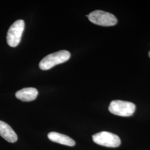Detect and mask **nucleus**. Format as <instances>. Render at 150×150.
Listing matches in <instances>:
<instances>
[{
	"label": "nucleus",
	"mask_w": 150,
	"mask_h": 150,
	"mask_svg": "<svg viewBox=\"0 0 150 150\" xmlns=\"http://www.w3.org/2000/svg\"><path fill=\"white\" fill-rule=\"evenodd\" d=\"M70 52L66 50H61L50 54L45 56L40 61L39 67L41 70H50L57 64H62L67 61L70 59Z\"/></svg>",
	"instance_id": "1"
},
{
	"label": "nucleus",
	"mask_w": 150,
	"mask_h": 150,
	"mask_svg": "<svg viewBox=\"0 0 150 150\" xmlns=\"http://www.w3.org/2000/svg\"><path fill=\"white\" fill-rule=\"evenodd\" d=\"M134 103L122 100H113L110 103L108 110L113 115L123 117L132 116L135 111Z\"/></svg>",
	"instance_id": "2"
},
{
	"label": "nucleus",
	"mask_w": 150,
	"mask_h": 150,
	"mask_svg": "<svg viewBox=\"0 0 150 150\" xmlns=\"http://www.w3.org/2000/svg\"><path fill=\"white\" fill-rule=\"evenodd\" d=\"M87 17L91 22L101 26H112L117 22L116 17L113 15L101 10L93 11Z\"/></svg>",
	"instance_id": "3"
},
{
	"label": "nucleus",
	"mask_w": 150,
	"mask_h": 150,
	"mask_svg": "<svg viewBox=\"0 0 150 150\" xmlns=\"http://www.w3.org/2000/svg\"><path fill=\"white\" fill-rule=\"evenodd\" d=\"M24 28L25 22L22 20H18L11 25L7 35V42L10 46L15 47L18 46L21 41Z\"/></svg>",
	"instance_id": "4"
},
{
	"label": "nucleus",
	"mask_w": 150,
	"mask_h": 150,
	"mask_svg": "<svg viewBox=\"0 0 150 150\" xmlns=\"http://www.w3.org/2000/svg\"><path fill=\"white\" fill-rule=\"evenodd\" d=\"M92 139L98 145L108 147H117L121 145V139L117 134L102 131L92 136Z\"/></svg>",
	"instance_id": "5"
},
{
	"label": "nucleus",
	"mask_w": 150,
	"mask_h": 150,
	"mask_svg": "<svg viewBox=\"0 0 150 150\" xmlns=\"http://www.w3.org/2000/svg\"><path fill=\"white\" fill-rule=\"evenodd\" d=\"M38 90L33 87H26L17 91L16 98L23 102H30L35 100L38 96Z\"/></svg>",
	"instance_id": "6"
},
{
	"label": "nucleus",
	"mask_w": 150,
	"mask_h": 150,
	"mask_svg": "<svg viewBox=\"0 0 150 150\" xmlns=\"http://www.w3.org/2000/svg\"><path fill=\"white\" fill-rule=\"evenodd\" d=\"M0 136L7 141L14 143L17 141L18 137L16 132L11 126L5 122L0 120Z\"/></svg>",
	"instance_id": "7"
},
{
	"label": "nucleus",
	"mask_w": 150,
	"mask_h": 150,
	"mask_svg": "<svg viewBox=\"0 0 150 150\" xmlns=\"http://www.w3.org/2000/svg\"><path fill=\"white\" fill-rule=\"evenodd\" d=\"M48 138L51 141L61 145L74 146L76 144L75 141L69 136L56 132H50L48 134Z\"/></svg>",
	"instance_id": "8"
},
{
	"label": "nucleus",
	"mask_w": 150,
	"mask_h": 150,
	"mask_svg": "<svg viewBox=\"0 0 150 150\" xmlns=\"http://www.w3.org/2000/svg\"><path fill=\"white\" fill-rule=\"evenodd\" d=\"M149 57L150 58V51H149Z\"/></svg>",
	"instance_id": "9"
}]
</instances>
